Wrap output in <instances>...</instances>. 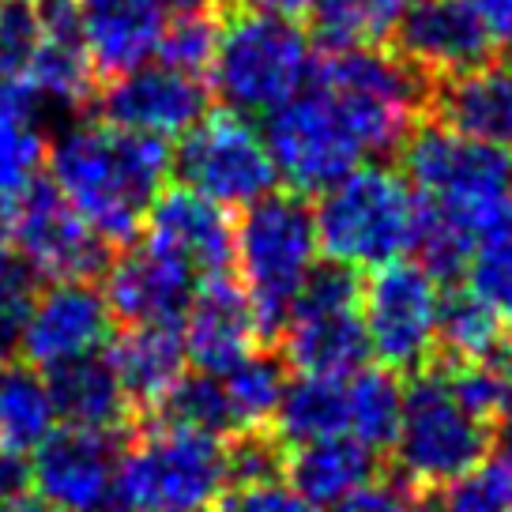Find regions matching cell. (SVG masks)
I'll list each match as a JSON object with an SVG mask.
<instances>
[{
    "instance_id": "cell-1",
    "label": "cell",
    "mask_w": 512,
    "mask_h": 512,
    "mask_svg": "<svg viewBox=\"0 0 512 512\" xmlns=\"http://www.w3.org/2000/svg\"><path fill=\"white\" fill-rule=\"evenodd\" d=\"M46 162L68 204L121 249L136 241L147 208L174 174V147L110 121H80L53 140Z\"/></svg>"
},
{
    "instance_id": "cell-2",
    "label": "cell",
    "mask_w": 512,
    "mask_h": 512,
    "mask_svg": "<svg viewBox=\"0 0 512 512\" xmlns=\"http://www.w3.org/2000/svg\"><path fill=\"white\" fill-rule=\"evenodd\" d=\"M132 433L117 452L110 512H215L230 490L219 437L159 418Z\"/></svg>"
},
{
    "instance_id": "cell-3",
    "label": "cell",
    "mask_w": 512,
    "mask_h": 512,
    "mask_svg": "<svg viewBox=\"0 0 512 512\" xmlns=\"http://www.w3.org/2000/svg\"><path fill=\"white\" fill-rule=\"evenodd\" d=\"M422 200L392 166H354L320 192L313 223L320 253L354 272L403 260L415 245Z\"/></svg>"
},
{
    "instance_id": "cell-4",
    "label": "cell",
    "mask_w": 512,
    "mask_h": 512,
    "mask_svg": "<svg viewBox=\"0 0 512 512\" xmlns=\"http://www.w3.org/2000/svg\"><path fill=\"white\" fill-rule=\"evenodd\" d=\"M317 223L302 192H268L245 208L234 226V264L260 324V339L272 347L290 305L317 268Z\"/></svg>"
},
{
    "instance_id": "cell-5",
    "label": "cell",
    "mask_w": 512,
    "mask_h": 512,
    "mask_svg": "<svg viewBox=\"0 0 512 512\" xmlns=\"http://www.w3.org/2000/svg\"><path fill=\"white\" fill-rule=\"evenodd\" d=\"M309 80L343 106L366 155L400 151L403 140L430 117V80L418 76L396 49H332L309 68Z\"/></svg>"
},
{
    "instance_id": "cell-6",
    "label": "cell",
    "mask_w": 512,
    "mask_h": 512,
    "mask_svg": "<svg viewBox=\"0 0 512 512\" xmlns=\"http://www.w3.org/2000/svg\"><path fill=\"white\" fill-rule=\"evenodd\" d=\"M313 68L309 31L287 16L238 12L219 31L208 91L234 113H272L302 91Z\"/></svg>"
},
{
    "instance_id": "cell-7",
    "label": "cell",
    "mask_w": 512,
    "mask_h": 512,
    "mask_svg": "<svg viewBox=\"0 0 512 512\" xmlns=\"http://www.w3.org/2000/svg\"><path fill=\"white\" fill-rule=\"evenodd\" d=\"M497 433L452 396L445 373L422 369L403 384V418L396 433V467L407 486L445 490L494 448Z\"/></svg>"
},
{
    "instance_id": "cell-8",
    "label": "cell",
    "mask_w": 512,
    "mask_h": 512,
    "mask_svg": "<svg viewBox=\"0 0 512 512\" xmlns=\"http://www.w3.org/2000/svg\"><path fill=\"white\" fill-rule=\"evenodd\" d=\"M279 354L290 369L313 377H351L366 366L362 275L336 260L317 264L279 328Z\"/></svg>"
},
{
    "instance_id": "cell-9",
    "label": "cell",
    "mask_w": 512,
    "mask_h": 512,
    "mask_svg": "<svg viewBox=\"0 0 512 512\" xmlns=\"http://www.w3.org/2000/svg\"><path fill=\"white\" fill-rule=\"evenodd\" d=\"M403 177L411 189L475 234V226L509 200V159L505 151L460 136L426 117L400 147Z\"/></svg>"
},
{
    "instance_id": "cell-10",
    "label": "cell",
    "mask_w": 512,
    "mask_h": 512,
    "mask_svg": "<svg viewBox=\"0 0 512 512\" xmlns=\"http://www.w3.org/2000/svg\"><path fill=\"white\" fill-rule=\"evenodd\" d=\"M264 144L272 151L279 177L294 192H324L339 177L366 159V147L354 132L351 117L336 98L313 83V91L287 98L264 113Z\"/></svg>"
},
{
    "instance_id": "cell-11",
    "label": "cell",
    "mask_w": 512,
    "mask_h": 512,
    "mask_svg": "<svg viewBox=\"0 0 512 512\" xmlns=\"http://www.w3.org/2000/svg\"><path fill=\"white\" fill-rule=\"evenodd\" d=\"M441 283L415 260H392L373 268L362 283V320L369 354L392 373H422L437 358Z\"/></svg>"
},
{
    "instance_id": "cell-12",
    "label": "cell",
    "mask_w": 512,
    "mask_h": 512,
    "mask_svg": "<svg viewBox=\"0 0 512 512\" xmlns=\"http://www.w3.org/2000/svg\"><path fill=\"white\" fill-rule=\"evenodd\" d=\"M174 174L181 185L215 200L219 208H249L279 185V170L264 136L245 113L234 110L204 113L181 136Z\"/></svg>"
},
{
    "instance_id": "cell-13",
    "label": "cell",
    "mask_w": 512,
    "mask_h": 512,
    "mask_svg": "<svg viewBox=\"0 0 512 512\" xmlns=\"http://www.w3.org/2000/svg\"><path fill=\"white\" fill-rule=\"evenodd\" d=\"M0 223L16 245V253L31 264L38 279H98L113 260V245L80 211L68 204L53 181L34 177L27 189L0 208Z\"/></svg>"
},
{
    "instance_id": "cell-14",
    "label": "cell",
    "mask_w": 512,
    "mask_h": 512,
    "mask_svg": "<svg viewBox=\"0 0 512 512\" xmlns=\"http://www.w3.org/2000/svg\"><path fill=\"white\" fill-rule=\"evenodd\" d=\"M113 336V313L106 294L87 279H64L38 290L31 313L16 332L19 358L27 366L49 369L98 354Z\"/></svg>"
},
{
    "instance_id": "cell-15",
    "label": "cell",
    "mask_w": 512,
    "mask_h": 512,
    "mask_svg": "<svg viewBox=\"0 0 512 512\" xmlns=\"http://www.w3.org/2000/svg\"><path fill=\"white\" fill-rule=\"evenodd\" d=\"M121 437L61 426L31 452V490L53 512H110Z\"/></svg>"
},
{
    "instance_id": "cell-16",
    "label": "cell",
    "mask_w": 512,
    "mask_h": 512,
    "mask_svg": "<svg viewBox=\"0 0 512 512\" xmlns=\"http://www.w3.org/2000/svg\"><path fill=\"white\" fill-rule=\"evenodd\" d=\"M396 53L433 83L494 61V34L467 0H415L396 27Z\"/></svg>"
},
{
    "instance_id": "cell-17",
    "label": "cell",
    "mask_w": 512,
    "mask_h": 512,
    "mask_svg": "<svg viewBox=\"0 0 512 512\" xmlns=\"http://www.w3.org/2000/svg\"><path fill=\"white\" fill-rule=\"evenodd\" d=\"M208 106L211 91L204 76H189L166 64H144L128 76H117L98 95L102 121L162 140L185 136L208 113Z\"/></svg>"
},
{
    "instance_id": "cell-18",
    "label": "cell",
    "mask_w": 512,
    "mask_h": 512,
    "mask_svg": "<svg viewBox=\"0 0 512 512\" xmlns=\"http://www.w3.org/2000/svg\"><path fill=\"white\" fill-rule=\"evenodd\" d=\"M140 230L144 241L185 264L196 279L226 275V268L234 264V226L226 219V208L189 185L162 189L147 208Z\"/></svg>"
},
{
    "instance_id": "cell-19",
    "label": "cell",
    "mask_w": 512,
    "mask_h": 512,
    "mask_svg": "<svg viewBox=\"0 0 512 512\" xmlns=\"http://www.w3.org/2000/svg\"><path fill=\"white\" fill-rule=\"evenodd\" d=\"M196 275L151 241L121 245L106 268V305L121 324H181L196 294Z\"/></svg>"
},
{
    "instance_id": "cell-20",
    "label": "cell",
    "mask_w": 512,
    "mask_h": 512,
    "mask_svg": "<svg viewBox=\"0 0 512 512\" xmlns=\"http://www.w3.org/2000/svg\"><path fill=\"white\" fill-rule=\"evenodd\" d=\"M181 339L189 366L200 373H226L256 347H268L260 339V324L245 287L226 275L196 283V294L181 320Z\"/></svg>"
},
{
    "instance_id": "cell-21",
    "label": "cell",
    "mask_w": 512,
    "mask_h": 512,
    "mask_svg": "<svg viewBox=\"0 0 512 512\" xmlns=\"http://www.w3.org/2000/svg\"><path fill=\"white\" fill-rule=\"evenodd\" d=\"M162 0H80V38L98 80H117L159 53Z\"/></svg>"
},
{
    "instance_id": "cell-22",
    "label": "cell",
    "mask_w": 512,
    "mask_h": 512,
    "mask_svg": "<svg viewBox=\"0 0 512 512\" xmlns=\"http://www.w3.org/2000/svg\"><path fill=\"white\" fill-rule=\"evenodd\" d=\"M102 351L136 411V426L159 411V403L189 369L181 324H125Z\"/></svg>"
},
{
    "instance_id": "cell-23",
    "label": "cell",
    "mask_w": 512,
    "mask_h": 512,
    "mask_svg": "<svg viewBox=\"0 0 512 512\" xmlns=\"http://www.w3.org/2000/svg\"><path fill=\"white\" fill-rule=\"evenodd\" d=\"M430 117L460 136L512 151V64L486 61L430 87Z\"/></svg>"
},
{
    "instance_id": "cell-24",
    "label": "cell",
    "mask_w": 512,
    "mask_h": 512,
    "mask_svg": "<svg viewBox=\"0 0 512 512\" xmlns=\"http://www.w3.org/2000/svg\"><path fill=\"white\" fill-rule=\"evenodd\" d=\"M46 384L53 396V411L64 426L113 433V437L136 430V411L106 358L87 354L76 362H64V366L49 369Z\"/></svg>"
},
{
    "instance_id": "cell-25",
    "label": "cell",
    "mask_w": 512,
    "mask_h": 512,
    "mask_svg": "<svg viewBox=\"0 0 512 512\" xmlns=\"http://www.w3.org/2000/svg\"><path fill=\"white\" fill-rule=\"evenodd\" d=\"M377 475H381V452H373L351 433H332L287 448V467H283V479L317 509L320 505L332 509L336 501L351 497Z\"/></svg>"
},
{
    "instance_id": "cell-26",
    "label": "cell",
    "mask_w": 512,
    "mask_h": 512,
    "mask_svg": "<svg viewBox=\"0 0 512 512\" xmlns=\"http://www.w3.org/2000/svg\"><path fill=\"white\" fill-rule=\"evenodd\" d=\"M509 320L490 302L471 290H456L441 298V324H437V358L452 366L471 362H505L509 358Z\"/></svg>"
},
{
    "instance_id": "cell-27",
    "label": "cell",
    "mask_w": 512,
    "mask_h": 512,
    "mask_svg": "<svg viewBox=\"0 0 512 512\" xmlns=\"http://www.w3.org/2000/svg\"><path fill=\"white\" fill-rule=\"evenodd\" d=\"M272 426L287 445H305L317 437L347 433V377L298 373L283 388Z\"/></svg>"
},
{
    "instance_id": "cell-28",
    "label": "cell",
    "mask_w": 512,
    "mask_h": 512,
    "mask_svg": "<svg viewBox=\"0 0 512 512\" xmlns=\"http://www.w3.org/2000/svg\"><path fill=\"white\" fill-rule=\"evenodd\" d=\"M57 430V411L42 369L16 362L0 369V448L31 456Z\"/></svg>"
},
{
    "instance_id": "cell-29",
    "label": "cell",
    "mask_w": 512,
    "mask_h": 512,
    "mask_svg": "<svg viewBox=\"0 0 512 512\" xmlns=\"http://www.w3.org/2000/svg\"><path fill=\"white\" fill-rule=\"evenodd\" d=\"M38 102L23 87H0V208L31 185L46 162V132Z\"/></svg>"
},
{
    "instance_id": "cell-30",
    "label": "cell",
    "mask_w": 512,
    "mask_h": 512,
    "mask_svg": "<svg viewBox=\"0 0 512 512\" xmlns=\"http://www.w3.org/2000/svg\"><path fill=\"white\" fill-rule=\"evenodd\" d=\"M403 418V381L384 366H362L347 377V433L373 452H392Z\"/></svg>"
},
{
    "instance_id": "cell-31",
    "label": "cell",
    "mask_w": 512,
    "mask_h": 512,
    "mask_svg": "<svg viewBox=\"0 0 512 512\" xmlns=\"http://www.w3.org/2000/svg\"><path fill=\"white\" fill-rule=\"evenodd\" d=\"M415 0H320L313 16V38L324 53L332 49H358V46H384L403 12Z\"/></svg>"
},
{
    "instance_id": "cell-32",
    "label": "cell",
    "mask_w": 512,
    "mask_h": 512,
    "mask_svg": "<svg viewBox=\"0 0 512 512\" xmlns=\"http://www.w3.org/2000/svg\"><path fill=\"white\" fill-rule=\"evenodd\" d=\"M219 381H223L230 422H234V433H238L253 430V426H272L275 407L283 400V388H287L290 377L283 354L256 347L234 369L219 373Z\"/></svg>"
},
{
    "instance_id": "cell-33",
    "label": "cell",
    "mask_w": 512,
    "mask_h": 512,
    "mask_svg": "<svg viewBox=\"0 0 512 512\" xmlns=\"http://www.w3.org/2000/svg\"><path fill=\"white\" fill-rule=\"evenodd\" d=\"M464 275L471 294L512 320V196L475 226V249Z\"/></svg>"
},
{
    "instance_id": "cell-34",
    "label": "cell",
    "mask_w": 512,
    "mask_h": 512,
    "mask_svg": "<svg viewBox=\"0 0 512 512\" xmlns=\"http://www.w3.org/2000/svg\"><path fill=\"white\" fill-rule=\"evenodd\" d=\"M151 418L174 422V426H189V430H204L211 437H230L234 433L219 373H200V369L196 373L185 369V377L170 388V396L159 403V411Z\"/></svg>"
},
{
    "instance_id": "cell-35",
    "label": "cell",
    "mask_w": 512,
    "mask_h": 512,
    "mask_svg": "<svg viewBox=\"0 0 512 512\" xmlns=\"http://www.w3.org/2000/svg\"><path fill=\"white\" fill-rule=\"evenodd\" d=\"M441 512H512V445L490 448L467 475L448 482Z\"/></svg>"
},
{
    "instance_id": "cell-36",
    "label": "cell",
    "mask_w": 512,
    "mask_h": 512,
    "mask_svg": "<svg viewBox=\"0 0 512 512\" xmlns=\"http://www.w3.org/2000/svg\"><path fill=\"white\" fill-rule=\"evenodd\" d=\"M219 19L211 16V8L204 12H181V16H166L159 38V57L166 68L189 72V76H208V64L219 46Z\"/></svg>"
},
{
    "instance_id": "cell-37",
    "label": "cell",
    "mask_w": 512,
    "mask_h": 512,
    "mask_svg": "<svg viewBox=\"0 0 512 512\" xmlns=\"http://www.w3.org/2000/svg\"><path fill=\"white\" fill-rule=\"evenodd\" d=\"M226 479L230 486H253V482L283 479L287 467V441L275 433V426H253L223 437Z\"/></svg>"
},
{
    "instance_id": "cell-38",
    "label": "cell",
    "mask_w": 512,
    "mask_h": 512,
    "mask_svg": "<svg viewBox=\"0 0 512 512\" xmlns=\"http://www.w3.org/2000/svg\"><path fill=\"white\" fill-rule=\"evenodd\" d=\"M46 38L38 0H0V83H19Z\"/></svg>"
},
{
    "instance_id": "cell-39",
    "label": "cell",
    "mask_w": 512,
    "mask_h": 512,
    "mask_svg": "<svg viewBox=\"0 0 512 512\" xmlns=\"http://www.w3.org/2000/svg\"><path fill=\"white\" fill-rule=\"evenodd\" d=\"M38 290H42V279L16 253V245L0 223V336L16 339V332L31 313L34 298H38Z\"/></svg>"
},
{
    "instance_id": "cell-40",
    "label": "cell",
    "mask_w": 512,
    "mask_h": 512,
    "mask_svg": "<svg viewBox=\"0 0 512 512\" xmlns=\"http://www.w3.org/2000/svg\"><path fill=\"white\" fill-rule=\"evenodd\" d=\"M215 512H317L290 482H253V486H230Z\"/></svg>"
},
{
    "instance_id": "cell-41",
    "label": "cell",
    "mask_w": 512,
    "mask_h": 512,
    "mask_svg": "<svg viewBox=\"0 0 512 512\" xmlns=\"http://www.w3.org/2000/svg\"><path fill=\"white\" fill-rule=\"evenodd\" d=\"M418 490L396 475H377L373 482H366L362 490H354L351 497H343L332 505V512H422Z\"/></svg>"
},
{
    "instance_id": "cell-42",
    "label": "cell",
    "mask_w": 512,
    "mask_h": 512,
    "mask_svg": "<svg viewBox=\"0 0 512 512\" xmlns=\"http://www.w3.org/2000/svg\"><path fill=\"white\" fill-rule=\"evenodd\" d=\"M31 494V456L0 448V505Z\"/></svg>"
},
{
    "instance_id": "cell-43",
    "label": "cell",
    "mask_w": 512,
    "mask_h": 512,
    "mask_svg": "<svg viewBox=\"0 0 512 512\" xmlns=\"http://www.w3.org/2000/svg\"><path fill=\"white\" fill-rule=\"evenodd\" d=\"M467 8L486 23L494 42H512V0H467Z\"/></svg>"
},
{
    "instance_id": "cell-44",
    "label": "cell",
    "mask_w": 512,
    "mask_h": 512,
    "mask_svg": "<svg viewBox=\"0 0 512 512\" xmlns=\"http://www.w3.org/2000/svg\"><path fill=\"white\" fill-rule=\"evenodd\" d=\"M223 4L234 8V12H268V16L298 19V16H309L320 0H223Z\"/></svg>"
},
{
    "instance_id": "cell-45",
    "label": "cell",
    "mask_w": 512,
    "mask_h": 512,
    "mask_svg": "<svg viewBox=\"0 0 512 512\" xmlns=\"http://www.w3.org/2000/svg\"><path fill=\"white\" fill-rule=\"evenodd\" d=\"M166 16H181V12H204L211 8V0H162Z\"/></svg>"
},
{
    "instance_id": "cell-46",
    "label": "cell",
    "mask_w": 512,
    "mask_h": 512,
    "mask_svg": "<svg viewBox=\"0 0 512 512\" xmlns=\"http://www.w3.org/2000/svg\"><path fill=\"white\" fill-rule=\"evenodd\" d=\"M0 512H53L49 505H42L38 497H16V501H8V505H0Z\"/></svg>"
},
{
    "instance_id": "cell-47",
    "label": "cell",
    "mask_w": 512,
    "mask_h": 512,
    "mask_svg": "<svg viewBox=\"0 0 512 512\" xmlns=\"http://www.w3.org/2000/svg\"><path fill=\"white\" fill-rule=\"evenodd\" d=\"M8 366V347H4V336H0V369Z\"/></svg>"
},
{
    "instance_id": "cell-48",
    "label": "cell",
    "mask_w": 512,
    "mask_h": 512,
    "mask_svg": "<svg viewBox=\"0 0 512 512\" xmlns=\"http://www.w3.org/2000/svg\"><path fill=\"white\" fill-rule=\"evenodd\" d=\"M509 192H512V162H509Z\"/></svg>"
},
{
    "instance_id": "cell-49",
    "label": "cell",
    "mask_w": 512,
    "mask_h": 512,
    "mask_svg": "<svg viewBox=\"0 0 512 512\" xmlns=\"http://www.w3.org/2000/svg\"><path fill=\"white\" fill-rule=\"evenodd\" d=\"M509 366H512V347H509Z\"/></svg>"
}]
</instances>
